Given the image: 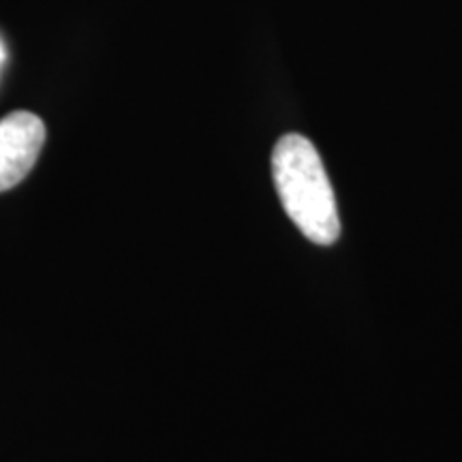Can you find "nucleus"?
Returning a JSON list of instances; mask_svg holds the SVG:
<instances>
[{
    "mask_svg": "<svg viewBox=\"0 0 462 462\" xmlns=\"http://www.w3.org/2000/svg\"><path fill=\"white\" fill-rule=\"evenodd\" d=\"M276 193L287 217L310 242L330 246L340 236L337 198L315 143L287 133L273 152Z\"/></svg>",
    "mask_w": 462,
    "mask_h": 462,
    "instance_id": "nucleus-1",
    "label": "nucleus"
},
{
    "mask_svg": "<svg viewBox=\"0 0 462 462\" xmlns=\"http://www.w3.org/2000/svg\"><path fill=\"white\" fill-rule=\"evenodd\" d=\"M43 143L45 125L37 114L14 112L0 120V193L24 180Z\"/></svg>",
    "mask_w": 462,
    "mask_h": 462,
    "instance_id": "nucleus-2",
    "label": "nucleus"
},
{
    "mask_svg": "<svg viewBox=\"0 0 462 462\" xmlns=\"http://www.w3.org/2000/svg\"><path fill=\"white\" fill-rule=\"evenodd\" d=\"M3 60H5V45L0 42V65H3Z\"/></svg>",
    "mask_w": 462,
    "mask_h": 462,
    "instance_id": "nucleus-3",
    "label": "nucleus"
}]
</instances>
